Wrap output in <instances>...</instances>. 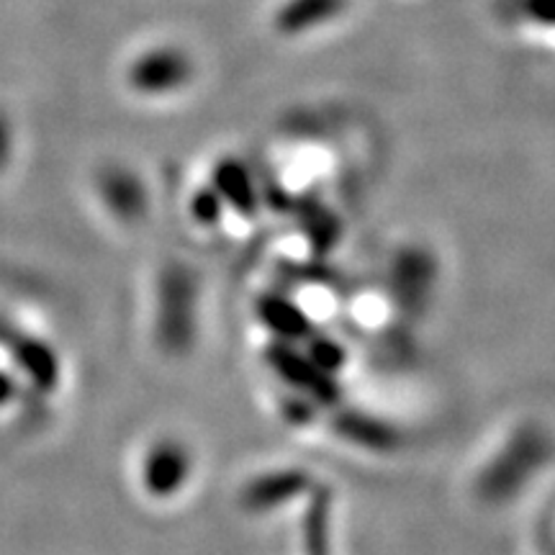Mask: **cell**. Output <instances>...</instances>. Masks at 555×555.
<instances>
[{
    "mask_svg": "<svg viewBox=\"0 0 555 555\" xmlns=\"http://www.w3.org/2000/svg\"><path fill=\"white\" fill-rule=\"evenodd\" d=\"M193 75V65L189 54H183L176 47H159L142 54L129 69L131 88L144 95H168L178 88L189 86Z\"/></svg>",
    "mask_w": 555,
    "mask_h": 555,
    "instance_id": "277c9868",
    "label": "cell"
},
{
    "mask_svg": "<svg viewBox=\"0 0 555 555\" xmlns=\"http://www.w3.org/2000/svg\"><path fill=\"white\" fill-rule=\"evenodd\" d=\"M224 201H221L214 185H206V189L196 191V196L191 198L193 219L204 227H217L221 217H224Z\"/></svg>",
    "mask_w": 555,
    "mask_h": 555,
    "instance_id": "2e32d148",
    "label": "cell"
},
{
    "mask_svg": "<svg viewBox=\"0 0 555 555\" xmlns=\"http://www.w3.org/2000/svg\"><path fill=\"white\" fill-rule=\"evenodd\" d=\"M283 414L288 416L291 422H309L311 420V404L309 399L304 401V404H298V399H286L283 401Z\"/></svg>",
    "mask_w": 555,
    "mask_h": 555,
    "instance_id": "ac0fdd59",
    "label": "cell"
},
{
    "mask_svg": "<svg viewBox=\"0 0 555 555\" xmlns=\"http://www.w3.org/2000/svg\"><path fill=\"white\" fill-rule=\"evenodd\" d=\"M527 16L535 18L538 24H553V0H525Z\"/></svg>",
    "mask_w": 555,
    "mask_h": 555,
    "instance_id": "e0dca14e",
    "label": "cell"
},
{
    "mask_svg": "<svg viewBox=\"0 0 555 555\" xmlns=\"http://www.w3.org/2000/svg\"><path fill=\"white\" fill-rule=\"evenodd\" d=\"M21 358H24L26 371H29V376L37 380V386L41 388L57 386V378H60L57 358H54V352L44 343H24L21 345Z\"/></svg>",
    "mask_w": 555,
    "mask_h": 555,
    "instance_id": "5bb4252c",
    "label": "cell"
},
{
    "mask_svg": "<svg viewBox=\"0 0 555 555\" xmlns=\"http://www.w3.org/2000/svg\"><path fill=\"white\" fill-rule=\"evenodd\" d=\"M101 196L111 211L124 221L139 219L144 214V208H147L144 185L129 170H108L101 178Z\"/></svg>",
    "mask_w": 555,
    "mask_h": 555,
    "instance_id": "7c38bea8",
    "label": "cell"
},
{
    "mask_svg": "<svg viewBox=\"0 0 555 555\" xmlns=\"http://www.w3.org/2000/svg\"><path fill=\"white\" fill-rule=\"evenodd\" d=\"M301 519L304 555H332V494L322 486L309 491Z\"/></svg>",
    "mask_w": 555,
    "mask_h": 555,
    "instance_id": "8fae6325",
    "label": "cell"
},
{
    "mask_svg": "<svg viewBox=\"0 0 555 555\" xmlns=\"http://www.w3.org/2000/svg\"><path fill=\"white\" fill-rule=\"evenodd\" d=\"M196 281L189 268H168L157 286L155 332L163 350L183 356L196 339Z\"/></svg>",
    "mask_w": 555,
    "mask_h": 555,
    "instance_id": "6da1fadb",
    "label": "cell"
},
{
    "mask_svg": "<svg viewBox=\"0 0 555 555\" xmlns=\"http://www.w3.org/2000/svg\"><path fill=\"white\" fill-rule=\"evenodd\" d=\"M191 453L176 440H159L147 450L142 463V486L150 496L170 499L176 496L191 478Z\"/></svg>",
    "mask_w": 555,
    "mask_h": 555,
    "instance_id": "5b68a950",
    "label": "cell"
},
{
    "mask_svg": "<svg viewBox=\"0 0 555 555\" xmlns=\"http://www.w3.org/2000/svg\"><path fill=\"white\" fill-rule=\"evenodd\" d=\"M214 189L229 208L242 217H255L260 208V193L253 176L240 159H221L214 170Z\"/></svg>",
    "mask_w": 555,
    "mask_h": 555,
    "instance_id": "30bf717a",
    "label": "cell"
},
{
    "mask_svg": "<svg viewBox=\"0 0 555 555\" xmlns=\"http://www.w3.org/2000/svg\"><path fill=\"white\" fill-rule=\"evenodd\" d=\"M314 489L311 476L301 468H283L270 470L253 478L240 494V504L245 506L253 515H262V512L278 509V506L296 502L298 496H307Z\"/></svg>",
    "mask_w": 555,
    "mask_h": 555,
    "instance_id": "8992f818",
    "label": "cell"
},
{
    "mask_svg": "<svg viewBox=\"0 0 555 555\" xmlns=\"http://www.w3.org/2000/svg\"><path fill=\"white\" fill-rule=\"evenodd\" d=\"M545 457V442L538 433H519L512 437L491 461V466L481 476V494L489 502H502V499L515 496V491L530 481Z\"/></svg>",
    "mask_w": 555,
    "mask_h": 555,
    "instance_id": "7a4b0ae2",
    "label": "cell"
},
{
    "mask_svg": "<svg viewBox=\"0 0 555 555\" xmlns=\"http://www.w3.org/2000/svg\"><path fill=\"white\" fill-rule=\"evenodd\" d=\"M332 429L339 440L350 442V446L371 450V453H391L399 448L401 435L397 427H391L388 422L371 416L358 409H343L335 420H332Z\"/></svg>",
    "mask_w": 555,
    "mask_h": 555,
    "instance_id": "52a82bcc",
    "label": "cell"
},
{
    "mask_svg": "<svg viewBox=\"0 0 555 555\" xmlns=\"http://www.w3.org/2000/svg\"><path fill=\"white\" fill-rule=\"evenodd\" d=\"M266 360L275 371V376L294 388L298 397L324 406H335L343 397L337 378L317 367L307 352H301L291 343H278V339L270 343L266 347Z\"/></svg>",
    "mask_w": 555,
    "mask_h": 555,
    "instance_id": "3957f363",
    "label": "cell"
},
{
    "mask_svg": "<svg viewBox=\"0 0 555 555\" xmlns=\"http://www.w3.org/2000/svg\"><path fill=\"white\" fill-rule=\"evenodd\" d=\"M435 286V260L425 249H406L393 266V294L406 311H422Z\"/></svg>",
    "mask_w": 555,
    "mask_h": 555,
    "instance_id": "ba28073f",
    "label": "cell"
},
{
    "mask_svg": "<svg viewBox=\"0 0 555 555\" xmlns=\"http://www.w3.org/2000/svg\"><path fill=\"white\" fill-rule=\"evenodd\" d=\"M307 356L311 358V363L322 367L324 373H332V376H335L337 371H343V365L347 363L345 347L339 345L335 337L317 335V332H311L307 337Z\"/></svg>",
    "mask_w": 555,
    "mask_h": 555,
    "instance_id": "9a60e30c",
    "label": "cell"
},
{
    "mask_svg": "<svg viewBox=\"0 0 555 555\" xmlns=\"http://www.w3.org/2000/svg\"><path fill=\"white\" fill-rule=\"evenodd\" d=\"M345 9V0H288L275 16L278 31L304 34L327 24Z\"/></svg>",
    "mask_w": 555,
    "mask_h": 555,
    "instance_id": "4fadbf2b",
    "label": "cell"
},
{
    "mask_svg": "<svg viewBox=\"0 0 555 555\" xmlns=\"http://www.w3.org/2000/svg\"><path fill=\"white\" fill-rule=\"evenodd\" d=\"M258 317L266 327L273 332L278 343H304L314 330L311 317L298 307L296 301H291L288 296L281 294H266L258 301Z\"/></svg>",
    "mask_w": 555,
    "mask_h": 555,
    "instance_id": "9c48e42d",
    "label": "cell"
}]
</instances>
